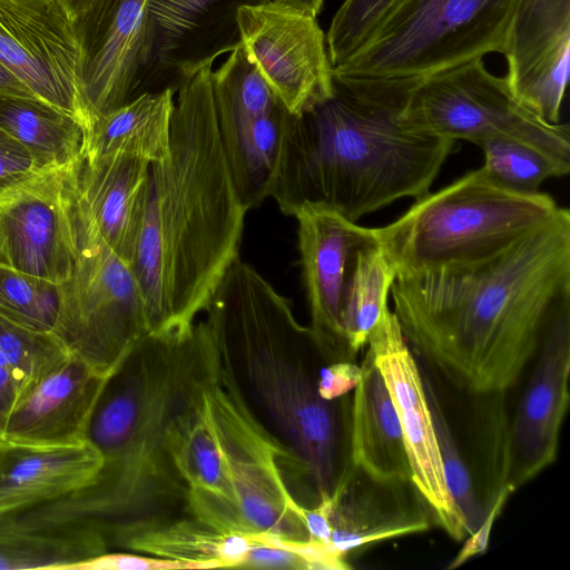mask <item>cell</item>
<instances>
[{"mask_svg": "<svg viewBox=\"0 0 570 570\" xmlns=\"http://www.w3.org/2000/svg\"><path fill=\"white\" fill-rule=\"evenodd\" d=\"M213 70V92L217 111L265 114L283 105L248 59L240 42Z\"/></svg>", "mask_w": 570, "mask_h": 570, "instance_id": "d6a6232c", "label": "cell"}, {"mask_svg": "<svg viewBox=\"0 0 570 570\" xmlns=\"http://www.w3.org/2000/svg\"><path fill=\"white\" fill-rule=\"evenodd\" d=\"M502 55L517 102L549 125L560 124L569 80L570 0H517Z\"/></svg>", "mask_w": 570, "mask_h": 570, "instance_id": "2e32d148", "label": "cell"}, {"mask_svg": "<svg viewBox=\"0 0 570 570\" xmlns=\"http://www.w3.org/2000/svg\"><path fill=\"white\" fill-rule=\"evenodd\" d=\"M391 293L407 343L455 386L503 393L570 301V212L482 261L396 276Z\"/></svg>", "mask_w": 570, "mask_h": 570, "instance_id": "6da1fadb", "label": "cell"}, {"mask_svg": "<svg viewBox=\"0 0 570 570\" xmlns=\"http://www.w3.org/2000/svg\"><path fill=\"white\" fill-rule=\"evenodd\" d=\"M206 321L242 374L263 421L294 456L318 500L332 495L342 470L343 409L317 392L308 355L317 351L288 301L237 257L208 304Z\"/></svg>", "mask_w": 570, "mask_h": 570, "instance_id": "277c9868", "label": "cell"}, {"mask_svg": "<svg viewBox=\"0 0 570 570\" xmlns=\"http://www.w3.org/2000/svg\"><path fill=\"white\" fill-rule=\"evenodd\" d=\"M82 159L42 167L0 188V266L58 284L71 278Z\"/></svg>", "mask_w": 570, "mask_h": 570, "instance_id": "8fae6325", "label": "cell"}, {"mask_svg": "<svg viewBox=\"0 0 570 570\" xmlns=\"http://www.w3.org/2000/svg\"><path fill=\"white\" fill-rule=\"evenodd\" d=\"M263 3L264 0H148L164 75L177 88L185 70L232 51L239 43L238 9Z\"/></svg>", "mask_w": 570, "mask_h": 570, "instance_id": "cb8c5ba5", "label": "cell"}, {"mask_svg": "<svg viewBox=\"0 0 570 570\" xmlns=\"http://www.w3.org/2000/svg\"><path fill=\"white\" fill-rule=\"evenodd\" d=\"M62 303V284L0 266V316L16 325L52 332Z\"/></svg>", "mask_w": 570, "mask_h": 570, "instance_id": "4dcf8cb0", "label": "cell"}, {"mask_svg": "<svg viewBox=\"0 0 570 570\" xmlns=\"http://www.w3.org/2000/svg\"><path fill=\"white\" fill-rule=\"evenodd\" d=\"M396 271L376 239L357 248L345 277L341 324L354 355L366 344L387 306Z\"/></svg>", "mask_w": 570, "mask_h": 570, "instance_id": "f546056e", "label": "cell"}, {"mask_svg": "<svg viewBox=\"0 0 570 570\" xmlns=\"http://www.w3.org/2000/svg\"><path fill=\"white\" fill-rule=\"evenodd\" d=\"M401 0H344L326 36L333 68L344 63L373 36Z\"/></svg>", "mask_w": 570, "mask_h": 570, "instance_id": "e575fe53", "label": "cell"}, {"mask_svg": "<svg viewBox=\"0 0 570 570\" xmlns=\"http://www.w3.org/2000/svg\"><path fill=\"white\" fill-rule=\"evenodd\" d=\"M104 458L88 441L53 450H0V520L36 510L94 488Z\"/></svg>", "mask_w": 570, "mask_h": 570, "instance_id": "7402d4cb", "label": "cell"}, {"mask_svg": "<svg viewBox=\"0 0 570 570\" xmlns=\"http://www.w3.org/2000/svg\"><path fill=\"white\" fill-rule=\"evenodd\" d=\"M402 121L415 131L479 146L492 138L522 142L570 171L569 124L549 125L512 97L504 77L475 58L429 75L406 92Z\"/></svg>", "mask_w": 570, "mask_h": 570, "instance_id": "9c48e42d", "label": "cell"}, {"mask_svg": "<svg viewBox=\"0 0 570 570\" xmlns=\"http://www.w3.org/2000/svg\"><path fill=\"white\" fill-rule=\"evenodd\" d=\"M0 129L43 167L70 164L85 156L87 134L82 125L40 99L0 95Z\"/></svg>", "mask_w": 570, "mask_h": 570, "instance_id": "f1b7e54d", "label": "cell"}, {"mask_svg": "<svg viewBox=\"0 0 570 570\" xmlns=\"http://www.w3.org/2000/svg\"><path fill=\"white\" fill-rule=\"evenodd\" d=\"M202 334L203 321L196 370L167 428L166 445L187 487L184 512L220 532L246 534L202 382Z\"/></svg>", "mask_w": 570, "mask_h": 570, "instance_id": "9a60e30c", "label": "cell"}, {"mask_svg": "<svg viewBox=\"0 0 570 570\" xmlns=\"http://www.w3.org/2000/svg\"><path fill=\"white\" fill-rule=\"evenodd\" d=\"M439 442L445 480L452 499L463 514L471 533L482 521L485 509L478 499L472 473L468 468L435 401H429Z\"/></svg>", "mask_w": 570, "mask_h": 570, "instance_id": "d590c367", "label": "cell"}, {"mask_svg": "<svg viewBox=\"0 0 570 570\" xmlns=\"http://www.w3.org/2000/svg\"><path fill=\"white\" fill-rule=\"evenodd\" d=\"M397 412L411 482L434 519L460 541L471 530L449 491L428 391L395 314L387 307L366 342Z\"/></svg>", "mask_w": 570, "mask_h": 570, "instance_id": "4fadbf2b", "label": "cell"}, {"mask_svg": "<svg viewBox=\"0 0 570 570\" xmlns=\"http://www.w3.org/2000/svg\"><path fill=\"white\" fill-rule=\"evenodd\" d=\"M253 535L257 542L249 548L242 569L315 570L313 561L295 547L262 534Z\"/></svg>", "mask_w": 570, "mask_h": 570, "instance_id": "74e56055", "label": "cell"}, {"mask_svg": "<svg viewBox=\"0 0 570 570\" xmlns=\"http://www.w3.org/2000/svg\"><path fill=\"white\" fill-rule=\"evenodd\" d=\"M0 95L37 98L19 79L0 65Z\"/></svg>", "mask_w": 570, "mask_h": 570, "instance_id": "bcb514c9", "label": "cell"}, {"mask_svg": "<svg viewBox=\"0 0 570 570\" xmlns=\"http://www.w3.org/2000/svg\"><path fill=\"white\" fill-rule=\"evenodd\" d=\"M204 323L202 382L244 530L284 543H308L304 505L292 494L283 471L294 466L299 474L296 461L253 410L222 342Z\"/></svg>", "mask_w": 570, "mask_h": 570, "instance_id": "ba28073f", "label": "cell"}, {"mask_svg": "<svg viewBox=\"0 0 570 570\" xmlns=\"http://www.w3.org/2000/svg\"><path fill=\"white\" fill-rule=\"evenodd\" d=\"M108 380L70 356L18 400L2 449L53 450L86 443L91 415Z\"/></svg>", "mask_w": 570, "mask_h": 570, "instance_id": "ffe728a7", "label": "cell"}, {"mask_svg": "<svg viewBox=\"0 0 570 570\" xmlns=\"http://www.w3.org/2000/svg\"><path fill=\"white\" fill-rule=\"evenodd\" d=\"M236 22L246 56L291 114L335 94L326 36L316 19L257 4L240 7Z\"/></svg>", "mask_w": 570, "mask_h": 570, "instance_id": "5bb4252c", "label": "cell"}, {"mask_svg": "<svg viewBox=\"0 0 570 570\" xmlns=\"http://www.w3.org/2000/svg\"><path fill=\"white\" fill-rule=\"evenodd\" d=\"M18 385L0 352V450L3 448L4 432L9 416L18 402Z\"/></svg>", "mask_w": 570, "mask_h": 570, "instance_id": "ee69618b", "label": "cell"}, {"mask_svg": "<svg viewBox=\"0 0 570 570\" xmlns=\"http://www.w3.org/2000/svg\"><path fill=\"white\" fill-rule=\"evenodd\" d=\"M176 89L145 92L97 117L87 135L85 160L121 153L150 164L169 156Z\"/></svg>", "mask_w": 570, "mask_h": 570, "instance_id": "83f0119b", "label": "cell"}, {"mask_svg": "<svg viewBox=\"0 0 570 570\" xmlns=\"http://www.w3.org/2000/svg\"><path fill=\"white\" fill-rule=\"evenodd\" d=\"M263 4L316 19L323 9L324 0H264Z\"/></svg>", "mask_w": 570, "mask_h": 570, "instance_id": "f6af8a7d", "label": "cell"}, {"mask_svg": "<svg viewBox=\"0 0 570 570\" xmlns=\"http://www.w3.org/2000/svg\"><path fill=\"white\" fill-rule=\"evenodd\" d=\"M351 406L348 463L383 483H412L401 422L384 381L366 356Z\"/></svg>", "mask_w": 570, "mask_h": 570, "instance_id": "484cf974", "label": "cell"}, {"mask_svg": "<svg viewBox=\"0 0 570 570\" xmlns=\"http://www.w3.org/2000/svg\"><path fill=\"white\" fill-rule=\"evenodd\" d=\"M0 65L37 98L75 117L88 135L83 49L58 0H0Z\"/></svg>", "mask_w": 570, "mask_h": 570, "instance_id": "7c38bea8", "label": "cell"}, {"mask_svg": "<svg viewBox=\"0 0 570 570\" xmlns=\"http://www.w3.org/2000/svg\"><path fill=\"white\" fill-rule=\"evenodd\" d=\"M362 375V366L353 361L327 363L317 373V392L327 401L341 399L356 387Z\"/></svg>", "mask_w": 570, "mask_h": 570, "instance_id": "b9f144b4", "label": "cell"}, {"mask_svg": "<svg viewBox=\"0 0 570 570\" xmlns=\"http://www.w3.org/2000/svg\"><path fill=\"white\" fill-rule=\"evenodd\" d=\"M559 208L550 195L505 188L481 167L415 199L375 233L396 276H403L495 255L549 222Z\"/></svg>", "mask_w": 570, "mask_h": 570, "instance_id": "8992f818", "label": "cell"}, {"mask_svg": "<svg viewBox=\"0 0 570 570\" xmlns=\"http://www.w3.org/2000/svg\"><path fill=\"white\" fill-rule=\"evenodd\" d=\"M78 254L52 334L69 355L110 377L149 327L142 297L128 263L101 238L77 203Z\"/></svg>", "mask_w": 570, "mask_h": 570, "instance_id": "30bf717a", "label": "cell"}, {"mask_svg": "<svg viewBox=\"0 0 570 570\" xmlns=\"http://www.w3.org/2000/svg\"><path fill=\"white\" fill-rule=\"evenodd\" d=\"M335 85L327 100L287 115L269 194L279 210L325 209L356 223L429 193L456 141L415 131L401 107Z\"/></svg>", "mask_w": 570, "mask_h": 570, "instance_id": "3957f363", "label": "cell"}, {"mask_svg": "<svg viewBox=\"0 0 570 570\" xmlns=\"http://www.w3.org/2000/svg\"><path fill=\"white\" fill-rule=\"evenodd\" d=\"M42 167L23 145L0 129V188Z\"/></svg>", "mask_w": 570, "mask_h": 570, "instance_id": "60d3db41", "label": "cell"}, {"mask_svg": "<svg viewBox=\"0 0 570 570\" xmlns=\"http://www.w3.org/2000/svg\"><path fill=\"white\" fill-rule=\"evenodd\" d=\"M187 564L164 559L125 552H105L70 568V570H181Z\"/></svg>", "mask_w": 570, "mask_h": 570, "instance_id": "f35d334b", "label": "cell"}, {"mask_svg": "<svg viewBox=\"0 0 570 570\" xmlns=\"http://www.w3.org/2000/svg\"><path fill=\"white\" fill-rule=\"evenodd\" d=\"M0 352L18 385L19 399L70 357L52 332L32 331L1 316Z\"/></svg>", "mask_w": 570, "mask_h": 570, "instance_id": "1f68e13d", "label": "cell"}, {"mask_svg": "<svg viewBox=\"0 0 570 570\" xmlns=\"http://www.w3.org/2000/svg\"><path fill=\"white\" fill-rule=\"evenodd\" d=\"M198 323L184 336L147 335L111 375L95 406L87 441L104 458L91 489L43 505L48 520L115 521L185 504L187 487L166 432L197 363Z\"/></svg>", "mask_w": 570, "mask_h": 570, "instance_id": "5b68a950", "label": "cell"}, {"mask_svg": "<svg viewBox=\"0 0 570 570\" xmlns=\"http://www.w3.org/2000/svg\"><path fill=\"white\" fill-rule=\"evenodd\" d=\"M517 0H401L368 41L333 68L337 85L402 106L417 81L503 51Z\"/></svg>", "mask_w": 570, "mask_h": 570, "instance_id": "52a82bcc", "label": "cell"}, {"mask_svg": "<svg viewBox=\"0 0 570 570\" xmlns=\"http://www.w3.org/2000/svg\"><path fill=\"white\" fill-rule=\"evenodd\" d=\"M412 483L379 482L348 462L332 493L330 549L340 559L368 544L425 531L429 517Z\"/></svg>", "mask_w": 570, "mask_h": 570, "instance_id": "44dd1931", "label": "cell"}, {"mask_svg": "<svg viewBox=\"0 0 570 570\" xmlns=\"http://www.w3.org/2000/svg\"><path fill=\"white\" fill-rule=\"evenodd\" d=\"M514 491L515 489L511 484H507L498 492L490 507L488 508L482 521L475 528V530L465 538L466 540L464 546L459 551L456 557L451 561L448 569L458 568L469 561L471 558L485 552L489 546L490 533L492 531L494 521Z\"/></svg>", "mask_w": 570, "mask_h": 570, "instance_id": "ab89813d", "label": "cell"}, {"mask_svg": "<svg viewBox=\"0 0 570 570\" xmlns=\"http://www.w3.org/2000/svg\"><path fill=\"white\" fill-rule=\"evenodd\" d=\"M150 163L121 153L81 161L79 202L106 244L130 265L147 202Z\"/></svg>", "mask_w": 570, "mask_h": 570, "instance_id": "d4e9b609", "label": "cell"}, {"mask_svg": "<svg viewBox=\"0 0 570 570\" xmlns=\"http://www.w3.org/2000/svg\"><path fill=\"white\" fill-rule=\"evenodd\" d=\"M331 511L332 497L320 499L314 508L304 507V521L308 532L309 542L324 546L328 549L332 532L330 520Z\"/></svg>", "mask_w": 570, "mask_h": 570, "instance_id": "7bdbcfd3", "label": "cell"}, {"mask_svg": "<svg viewBox=\"0 0 570 570\" xmlns=\"http://www.w3.org/2000/svg\"><path fill=\"white\" fill-rule=\"evenodd\" d=\"M484 153L485 173L511 190L531 194L550 177H561L560 169L540 151L515 140L492 138L479 144Z\"/></svg>", "mask_w": 570, "mask_h": 570, "instance_id": "836d02e7", "label": "cell"}, {"mask_svg": "<svg viewBox=\"0 0 570 570\" xmlns=\"http://www.w3.org/2000/svg\"><path fill=\"white\" fill-rule=\"evenodd\" d=\"M156 75L161 77L164 71L148 0H119L107 29L82 66V95L92 122L151 92Z\"/></svg>", "mask_w": 570, "mask_h": 570, "instance_id": "d6986e66", "label": "cell"}, {"mask_svg": "<svg viewBox=\"0 0 570 570\" xmlns=\"http://www.w3.org/2000/svg\"><path fill=\"white\" fill-rule=\"evenodd\" d=\"M102 523L109 546L179 561L189 569L240 568L257 542L253 534L220 532L186 512Z\"/></svg>", "mask_w": 570, "mask_h": 570, "instance_id": "603a6c76", "label": "cell"}, {"mask_svg": "<svg viewBox=\"0 0 570 570\" xmlns=\"http://www.w3.org/2000/svg\"><path fill=\"white\" fill-rule=\"evenodd\" d=\"M509 428L508 483L515 490L557 458L570 400V301L552 318Z\"/></svg>", "mask_w": 570, "mask_h": 570, "instance_id": "ac0fdd59", "label": "cell"}, {"mask_svg": "<svg viewBox=\"0 0 570 570\" xmlns=\"http://www.w3.org/2000/svg\"><path fill=\"white\" fill-rule=\"evenodd\" d=\"M213 65L180 75L169 156L149 166L144 220L129 265L149 335L189 333L238 257L246 209L219 138Z\"/></svg>", "mask_w": 570, "mask_h": 570, "instance_id": "7a4b0ae2", "label": "cell"}, {"mask_svg": "<svg viewBox=\"0 0 570 570\" xmlns=\"http://www.w3.org/2000/svg\"><path fill=\"white\" fill-rule=\"evenodd\" d=\"M311 325L326 363L354 361L341 324L342 295L354 252L376 239L375 228L360 226L325 209L305 208L295 216Z\"/></svg>", "mask_w": 570, "mask_h": 570, "instance_id": "e0dca14e", "label": "cell"}, {"mask_svg": "<svg viewBox=\"0 0 570 570\" xmlns=\"http://www.w3.org/2000/svg\"><path fill=\"white\" fill-rule=\"evenodd\" d=\"M104 523L96 519L0 520V570H70L108 551Z\"/></svg>", "mask_w": 570, "mask_h": 570, "instance_id": "4316f807", "label": "cell"}, {"mask_svg": "<svg viewBox=\"0 0 570 570\" xmlns=\"http://www.w3.org/2000/svg\"><path fill=\"white\" fill-rule=\"evenodd\" d=\"M75 23L83 59L108 27L119 0H58Z\"/></svg>", "mask_w": 570, "mask_h": 570, "instance_id": "8d00e7d4", "label": "cell"}]
</instances>
